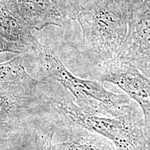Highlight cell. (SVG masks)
<instances>
[{
	"label": "cell",
	"instance_id": "cell-2",
	"mask_svg": "<svg viewBox=\"0 0 150 150\" xmlns=\"http://www.w3.org/2000/svg\"><path fill=\"white\" fill-rule=\"evenodd\" d=\"M52 104L60 115L78 127L109 140L116 150H146L148 140L143 115L136 102L116 117L94 115L65 98L54 99Z\"/></svg>",
	"mask_w": 150,
	"mask_h": 150
},
{
	"label": "cell",
	"instance_id": "cell-5",
	"mask_svg": "<svg viewBox=\"0 0 150 150\" xmlns=\"http://www.w3.org/2000/svg\"><path fill=\"white\" fill-rule=\"evenodd\" d=\"M118 59L136 67L150 80V4L135 9Z\"/></svg>",
	"mask_w": 150,
	"mask_h": 150
},
{
	"label": "cell",
	"instance_id": "cell-10",
	"mask_svg": "<svg viewBox=\"0 0 150 150\" xmlns=\"http://www.w3.org/2000/svg\"><path fill=\"white\" fill-rule=\"evenodd\" d=\"M87 131V130H86ZM49 150H116L109 140L87 131L78 134L66 142L51 144Z\"/></svg>",
	"mask_w": 150,
	"mask_h": 150
},
{
	"label": "cell",
	"instance_id": "cell-9",
	"mask_svg": "<svg viewBox=\"0 0 150 150\" xmlns=\"http://www.w3.org/2000/svg\"><path fill=\"white\" fill-rule=\"evenodd\" d=\"M23 57L19 55L11 61L0 63V85H18L35 91L42 84L28 74L23 64Z\"/></svg>",
	"mask_w": 150,
	"mask_h": 150
},
{
	"label": "cell",
	"instance_id": "cell-7",
	"mask_svg": "<svg viewBox=\"0 0 150 150\" xmlns=\"http://www.w3.org/2000/svg\"><path fill=\"white\" fill-rule=\"evenodd\" d=\"M0 37L22 49L24 54L32 53L37 56L43 46L3 1L0 2Z\"/></svg>",
	"mask_w": 150,
	"mask_h": 150
},
{
	"label": "cell",
	"instance_id": "cell-14",
	"mask_svg": "<svg viewBox=\"0 0 150 150\" xmlns=\"http://www.w3.org/2000/svg\"><path fill=\"white\" fill-rule=\"evenodd\" d=\"M146 150H150V140L147 141V147H146Z\"/></svg>",
	"mask_w": 150,
	"mask_h": 150
},
{
	"label": "cell",
	"instance_id": "cell-4",
	"mask_svg": "<svg viewBox=\"0 0 150 150\" xmlns=\"http://www.w3.org/2000/svg\"><path fill=\"white\" fill-rule=\"evenodd\" d=\"M94 80L109 82L122 90L139 106L144 118V131L150 140V80L127 62L115 58L94 67Z\"/></svg>",
	"mask_w": 150,
	"mask_h": 150
},
{
	"label": "cell",
	"instance_id": "cell-12",
	"mask_svg": "<svg viewBox=\"0 0 150 150\" xmlns=\"http://www.w3.org/2000/svg\"><path fill=\"white\" fill-rule=\"evenodd\" d=\"M128 14L129 18L135 9L150 4V0H117Z\"/></svg>",
	"mask_w": 150,
	"mask_h": 150
},
{
	"label": "cell",
	"instance_id": "cell-11",
	"mask_svg": "<svg viewBox=\"0 0 150 150\" xmlns=\"http://www.w3.org/2000/svg\"><path fill=\"white\" fill-rule=\"evenodd\" d=\"M66 13L67 17L71 20H74L79 13L85 8L91 0H59Z\"/></svg>",
	"mask_w": 150,
	"mask_h": 150
},
{
	"label": "cell",
	"instance_id": "cell-15",
	"mask_svg": "<svg viewBox=\"0 0 150 150\" xmlns=\"http://www.w3.org/2000/svg\"><path fill=\"white\" fill-rule=\"evenodd\" d=\"M1 1H2V0H0V2H1Z\"/></svg>",
	"mask_w": 150,
	"mask_h": 150
},
{
	"label": "cell",
	"instance_id": "cell-6",
	"mask_svg": "<svg viewBox=\"0 0 150 150\" xmlns=\"http://www.w3.org/2000/svg\"><path fill=\"white\" fill-rule=\"evenodd\" d=\"M6 6L29 29L42 30L47 26L70 27L68 18L59 0H2Z\"/></svg>",
	"mask_w": 150,
	"mask_h": 150
},
{
	"label": "cell",
	"instance_id": "cell-3",
	"mask_svg": "<svg viewBox=\"0 0 150 150\" xmlns=\"http://www.w3.org/2000/svg\"><path fill=\"white\" fill-rule=\"evenodd\" d=\"M37 56L50 76L68 90L76 98V104L86 111L97 115L116 117L122 114L132 102L126 94L107 91L103 82L75 76L45 46L43 45Z\"/></svg>",
	"mask_w": 150,
	"mask_h": 150
},
{
	"label": "cell",
	"instance_id": "cell-1",
	"mask_svg": "<svg viewBox=\"0 0 150 150\" xmlns=\"http://www.w3.org/2000/svg\"><path fill=\"white\" fill-rule=\"evenodd\" d=\"M76 20L83 53L95 66L117 57L129 27L128 14L117 0H91Z\"/></svg>",
	"mask_w": 150,
	"mask_h": 150
},
{
	"label": "cell",
	"instance_id": "cell-13",
	"mask_svg": "<svg viewBox=\"0 0 150 150\" xmlns=\"http://www.w3.org/2000/svg\"><path fill=\"white\" fill-rule=\"evenodd\" d=\"M5 52H10V53H15L22 55L24 52L22 49L18 47V46L14 45L11 43L7 42L0 37V54L5 53Z\"/></svg>",
	"mask_w": 150,
	"mask_h": 150
},
{
	"label": "cell",
	"instance_id": "cell-8",
	"mask_svg": "<svg viewBox=\"0 0 150 150\" xmlns=\"http://www.w3.org/2000/svg\"><path fill=\"white\" fill-rule=\"evenodd\" d=\"M33 92L18 85H0V130L21 115Z\"/></svg>",
	"mask_w": 150,
	"mask_h": 150
}]
</instances>
